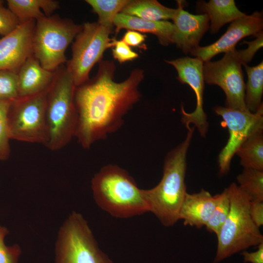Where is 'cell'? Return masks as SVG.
<instances>
[{
	"label": "cell",
	"mask_w": 263,
	"mask_h": 263,
	"mask_svg": "<svg viewBox=\"0 0 263 263\" xmlns=\"http://www.w3.org/2000/svg\"><path fill=\"white\" fill-rule=\"evenodd\" d=\"M115 69L113 61L101 60L96 75L75 87L77 124L75 137L84 149L119 130L125 115L140 99L139 87L144 78L143 70L134 69L126 79L117 82L114 80Z\"/></svg>",
	"instance_id": "obj_1"
},
{
	"label": "cell",
	"mask_w": 263,
	"mask_h": 263,
	"mask_svg": "<svg viewBox=\"0 0 263 263\" xmlns=\"http://www.w3.org/2000/svg\"><path fill=\"white\" fill-rule=\"evenodd\" d=\"M195 127H189L184 140L169 151L165 158L162 177L154 187L143 189L149 211L165 226L178 220L180 209L186 193L187 156Z\"/></svg>",
	"instance_id": "obj_2"
},
{
	"label": "cell",
	"mask_w": 263,
	"mask_h": 263,
	"mask_svg": "<svg viewBox=\"0 0 263 263\" xmlns=\"http://www.w3.org/2000/svg\"><path fill=\"white\" fill-rule=\"evenodd\" d=\"M91 187L98 206L114 217L130 218L149 212L143 189L117 165L103 166L92 178Z\"/></svg>",
	"instance_id": "obj_3"
},
{
	"label": "cell",
	"mask_w": 263,
	"mask_h": 263,
	"mask_svg": "<svg viewBox=\"0 0 263 263\" xmlns=\"http://www.w3.org/2000/svg\"><path fill=\"white\" fill-rule=\"evenodd\" d=\"M230 209L218 235L216 254L217 263L239 252L263 243V236L249 214L250 200L235 183L228 188Z\"/></svg>",
	"instance_id": "obj_4"
},
{
	"label": "cell",
	"mask_w": 263,
	"mask_h": 263,
	"mask_svg": "<svg viewBox=\"0 0 263 263\" xmlns=\"http://www.w3.org/2000/svg\"><path fill=\"white\" fill-rule=\"evenodd\" d=\"M75 89L66 68L55 73L47 92L46 108L48 140L45 146L51 150L62 149L75 136L77 124Z\"/></svg>",
	"instance_id": "obj_5"
},
{
	"label": "cell",
	"mask_w": 263,
	"mask_h": 263,
	"mask_svg": "<svg viewBox=\"0 0 263 263\" xmlns=\"http://www.w3.org/2000/svg\"><path fill=\"white\" fill-rule=\"evenodd\" d=\"M82 25L57 15L36 21L33 54L45 69L54 72L67 61L65 51L81 30Z\"/></svg>",
	"instance_id": "obj_6"
},
{
	"label": "cell",
	"mask_w": 263,
	"mask_h": 263,
	"mask_svg": "<svg viewBox=\"0 0 263 263\" xmlns=\"http://www.w3.org/2000/svg\"><path fill=\"white\" fill-rule=\"evenodd\" d=\"M56 263H113L99 248L87 222L73 212L62 226Z\"/></svg>",
	"instance_id": "obj_7"
},
{
	"label": "cell",
	"mask_w": 263,
	"mask_h": 263,
	"mask_svg": "<svg viewBox=\"0 0 263 263\" xmlns=\"http://www.w3.org/2000/svg\"><path fill=\"white\" fill-rule=\"evenodd\" d=\"M113 30L98 22H87L82 25L72 46V57L67 62L75 87L89 80L94 66L102 60L105 51L113 47L114 38L110 36Z\"/></svg>",
	"instance_id": "obj_8"
},
{
	"label": "cell",
	"mask_w": 263,
	"mask_h": 263,
	"mask_svg": "<svg viewBox=\"0 0 263 263\" xmlns=\"http://www.w3.org/2000/svg\"><path fill=\"white\" fill-rule=\"evenodd\" d=\"M48 90L11 101L8 113L10 139L46 145L48 140L46 115Z\"/></svg>",
	"instance_id": "obj_9"
},
{
	"label": "cell",
	"mask_w": 263,
	"mask_h": 263,
	"mask_svg": "<svg viewBox=\"0 0 263 263\" xmlns=\"http://www.w3.org/2000/svg\"><path fill=\"white\" fill-rule=\"evenodd\" d=\"M243 64L239 51L235 49L225 53L219 60L204 62L203 73L206 83L216 85L223 90L225 95V107L249 112L244 102Z\"/></svg>",
	"instance_id": "obj_10"
},
{
	"label": "cell",
	"mask_w": 263,
	"mask_h": 263,
	"mask_svg": "<svg viewBox=\"0 0 263 263\" xmlns=\"http://www.w3.org/2000/svg\"><path fill=\"white\" fill-rule=\"evenodd\" d=\"M214 111L222 117V125L229 132L227 142L218 159L219 174L223 175L229 171L231 160L240 145L251 134L263 129V105L254 113L220 106L214 107Z\"/></svg>",
	"instance_id": "obj_11"
},
{
	"label": "cell",
	"mask_w": 263,
	"mask_h": 263,
	"mask_svg": "<svg viewBox=\"0 0 263 263\" xmlns=\"http://www.w3.org/2000/svg\"><path fill=\"white\" fill-rule=\"evenodd\" d=\"M165 61L176 70L178 80L182 84H188L195 94L196 105L193 112L187 113L184 107H181L182 123L187 129L192 124L195 128H197L200 135L205 137L208 131L209 124L203 108L205 87L203 73L204 62L198 58L188 56Z\"/></svg>",
	"instance_id": "obj_12"
},
{
	"label": "cell",
	"mask_w": 263,
	"mask_h": 263,
	"mask_svg": "<svg viewBox=\"0 0 263 263\" xmlns=\"http://www.w3.org/2000/svg\"><path fill=\"white\" fill-rule=\"evenodd\" d=\"M263 28L262 13L256 11L232 21L225 34L213 43L198 46L190 53L203 62L210 61L219 54L234 50L238 42L243 38L249 36L256 37L263 32Z\"/></svg>",
	"instance_id": "obj_13"
},
{
	"label": "cell",
	"mask_w": 263,
	"mask_h": 263,
	"mask_svg": "<svg viewBox=\"0 0 263 263\" xmlns=\"http://www.w3.org/2000/svg\"><path fill=\"white\" fill-rule=\"evenodd\" d=\"M35 20L20 23L12 32L0 39V70L16 74L33 54Z\"/></svg>",
	"instance_id": "obj_14"
},
{
	"label": "cell",
	"mask_w": 263,
	"mask_h": 263,
	"mask_svg": "<svg viewBox=\"0 0 263 263\" xmlns=\"http://www.w3.org/2000/svg\"><path fill=\"white\" fill-rule=\"evenodd\" d=\"M177 2L178 7L172 19L175 27L172 44L187 54L199 46L209 28V20L206 14H190L184 9L182 1Z\"/></svg>",
	"instance_id": "obj_15"
},
{
	"label": "cell",
	"mask_w": 263,
	"mask_h": 263,
	"mask_svg": "<svg viewBox=\"0 0 263 263\" xmlns=\"http://www.w3.org/2000/svg\"><path fill=\"white\" fill-rule=\"evenodd\" d=\"M55 73L44 69L33 56L22 64L17 73L18 97L35 95L50 87Z\"/></svg>",
	"instance_id": "obj_16"
},
{
	"label": "cell",
	"mask_w": 263,
	"mask_h": 263,
	"mask_svg": "<svg viewBox=\"0 0 263 263\" xmlns=\"http://www.w3.org/2000/svg\"><path fill=\"white\" fill-rule=\"evenodd\" d=\"M215 207V197L202 189L198 193H187L181 206L178 218L185 225L201 228L210 218Z\"/></svg>",
	"instance_id": "obj_17"
},
{
	"label": "cell",
	"mask_w": 263,
	"mask_h": 263,
	"mask_svg": "<svg viewBox=\"0 0 263 263\" xmlns=\"http://www.w3.org/2000/svg\"><path fill=\"white\" fill-rule=\"evenodd\" d=\"M113 25L116 34L122 29L147 33L156 36L162 45L172 44L175 27L167 20L150 21L120 13L115 17Z\"/></svg>",
	"instance_id": "obj_18"
},
{
	"label": "cell",
	"mask_w": 263,
	"mask_h": 263,
	"mask_svg": "<svg viewBox=\"0 0 263 263\" xmlns=\"http://www.w3.org/2000/svg\"><path fill=\"white\" fill-rule=\"evenodd\" d=\"M197 10L206 14L210 20V31L217 33L225 24L243 18L246 15L236 6L234 0H210L199 1Z\"/></svg>",
	"instance_id": "obj_19"
},
{
	"label": "cell",
	"mask_w": 263,
	"mask_h": 263,
	"mask_svg": "<svg viewBox=\"0 0 263 263\" xmlns=\"http://www.w3.org/2000/svg\"><path fill=\"white\" fill-rule=\"evenodd\" d=\"M7 3L20 23L51 16L59 8V2L55 0H7Z\"/></svg>",
	"instance_id": "obj_20"
},
{
	"label": "cell",
	"mask_w": 263,
	"mask_h": 263,
	"mask_svg": "<svg viewBox=\"0 0 263 263\" xmlns=\"http://www.w3.org/2000/svg\"><path fill=\"white\" fill-rule=\"evenodd\" d=\"M176 9L166 7L156 0H131L121 13L150 21L172 19Z\"/></svg>",
	"instance_id": "obj_21"
},
{
	"label": "cell",
	"mask_w": 263,
	"mask_h": 263,
	"mask_svg": "<svg viewBox=\"0 0 263 263\" xmlns=\"http://www.w3.org/2000/svg\"><path fill=\"white\" fill-rule=\"evenodd\" d=\"M235 154L244 169L263 170V129L251 134L238 148Z\"/></svg>",
	"instance_id": "obj_22"
},
{
	"label": "cell",
	"mask_w": 263,
	"mask_h": 263,
	"mask_svg": "<svg viewBox=\"0 0 263 263\" xmlns=\"http://www.w3.org/2000/svg\"><path fill=\"white\" fill-rule=\"evenodd\" d=\"M247 75L245 86L244 102L247 110L255 113L261 106L263 93V62L254 67L244 64Z\"/></svg>",
	"instance_id": "obj_23"
},
{
	"label": "cell",
	"mask_w": 263,
	"mask_h": 263,
	"mask_svg": "<svg viewBox=\"0 0 263 263\" xmlns=\"http://www.w3.org/2000/svg\"><path fill=\"white\" fill-rule=\"evenodd\" d=\"M130 0H86L98 16V22L102 26L113 30V21L117 14L121 13L129 4Z\"/></svg>",
	"instance_id": "obj_24"
},
{
	"label": "cell",
	"mask_w": 263,
	"mask_h": 263,
	"mask_svg": "<svg viewBox=\"0 0 263 263\" xmlns=\"http://www.w3.org/2000/svg\"><path fill=\"white\" fill-rule=\"evenodd\" d=\"M239 187L250 201H263V170L244 169L237 177Z\"/></svg>",
	"instance_id": "obj_25"
},
{
	"label": "cell",
	"mask_w": 263,
	"mask_h": 263,
	"mask_svg": "<svg viewBox=\"0 0 263 263\" xmlns=\"http://www.w3.org/2000/svg\"><path fill=\"white\" fill-rule=\"evenodd\" d=\"M214 196L215 207L210 218L205 226L208 231L214 233L217 236L228 215L230 201L227 188L221 193Z\"/></svg>",
	"instance_id": "obj_26"
},
{
	"label": "cell",
	"mask_w": 263,
	"mask_h": 263,
	"mask_svg": "<svg viewBox=\"0 0 263 263\" xmlns=\"http://www.w3.org/2000/svg\"><path fill=\"white\" fill-rule=\"evenodd\" d=\"M12 101L0 99V160L1 161L6 160L10 155L8 113Z\"/></svg>",
	"instance_id": "obj_27"
},
{
	"label": "cell",
	"mask_w": 263,
	"mask_h": 263,
	"mask_svg": "<svg viewBox=\"0 0 263 263\" xmlns=\"http://www.w3.org/2000/svg\"><path fill=\"white\" fill-rule=\"evenodd\" d=\"M18 97L17 74L0 70V99L13 100Z\"/></svg>",
	"instance_id": "obj_28"
},
{
	"label": "cell",
	"mask_w": 263,
	"mask_h": 263,
	"mask_svg": "<svg viewBox=\"0 0 263 263\" xmlns=\"http://www.w3.org/2000/svg\"><path fill=\"white\" fill-rule=\"evenodd\" d=\"M9 231L0 225V263H17L21 253L18 245L7 246L4 239Z\"/></svg>",
	"instance_id": "obj_29"
},
{
	"label": "cell",
	"mask_w": 263,
	"mask_h": 263,
	"mask_svg": "<svg viewBox=\"0 0 263 263\" xmlns=\"http://www.w3.org/2000/svg\"><path fill=\"white\" fill-rule=\"evenodd\" d=\"M113 48L112 54L113 58L121 64L132 61L139 56L138 54L122 40L114 38Z\"/></svg>",
	"instance_id": "obj_30"
},
{
	"label": "cell",
	"mask_w": 263,
	"mask_h": 263,
	"mask_svg": "<svg viewBox=\"0 0 263 263\" xmlns=\"http://www.w3.org/2000/svg\"><path fill=\"white\" fill-rule=\"evenodd\" d=\"M20 24L18 18L8 8L0 5V35L4 37L9 34Z\"/></svg>",
	"instance_id": "obj_31"
},
{
	"label": "cell",
	"mask_w": 263,
	"mask_h": 263,
	"mask_svg": "<svg viewBox=\"0 0 263 263\" xmlns=\"http://www.w3.org/2000/svg\"><path fill=\"white\" fill-rule=\"evenodd\" d=\"M263 33L259 34L256 39L251 41H244L248 47L246 49L238 50L244 64H247L250 62L256 52L263 47Z\"/></svg>",
	"instance_id": "obj_32"
},
{
	"label": "cell",
	"mask_w": 263,
	"mask_h": 263,
	"mask_svg": "<svg viewBox=\"0 0 263 263\" xmlns=\"http://www.w3.org/2000/svg\"><path fill=\"white\" fill-rule=\"evenodd\" d=\"M146 37L145 35L140 32L133 30H127L122 40L129 46L141 47L146 49L145 44H143Z\"/></svg>",
	"instance_id": "obj_33"
},
{
	"label": "cell",
	"mask_w": 263,
	"mask_h": 263,
	"mask_svg": "<svg viewBox=\"0 0 263 263\" xmlns=\"http://www.w3.org/2000/svg\"><path fill=\"white\" fill-rule=\"evenodd\" d=\"M249 211L253 222L260 228L263 225V201H250Z\"/></svg>",
	"instance_id": "obj_34"
},
{
	"label": "cell",
	"mask_w": 263,
	"mask_h": 263,
	"mask_svg": "<svg viewBox=\"0 0 263 263\" xmlns=\"http://www.w3.org/2000/svg\"><path fill=\"white\" fill-rule=\"evenodd\" d=\"M241 254L244 257V263H263V243L258 245V250L256 251H244Z\"/></svg>",
	"instance_id": "obj_35"
},
{
	"label": "cell",
	"mask_w": 263,
	"mask_h": 263,
	"mask_svg": "<svg viewBox=\"0 0 263 263\" xmlns=\"http://www.w3.org/2000/svg\"><path fill=\"white\" fill-rule=\"evenodd\" d=\"M4 1L3 0H0V5H2L3 4Z\"/></svg>",
	"instance_id": "obj_36"
}]
</instances>
